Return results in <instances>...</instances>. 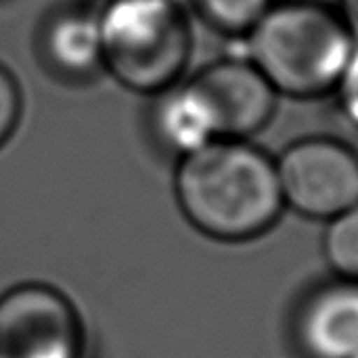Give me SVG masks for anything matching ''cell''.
<instances>
[{"label":"cell","instance_id":"1","mask_svg":"<svg viewBox=\"0 0 358 358\" xmlns=\"http://www.w3.org/2000/svg\"><path fill=\"white\" fill-rule=\"evenodd\" d=\"M174 191L185 218L218 241L256 239L285 210L275 159L248 138H216L180 157Z\"/></svg>","mask_w":358,"mask_h":358},{"label":"cell","instance_id":"2","mask_svg":"<svg viewBox=\"0 0 358 358\" xmlns=\"http://www.w3.org/2000/svg\"><path fill=\"white\" fill-rule=\"evenodd\" d=\"M243 38V57L277 94L294 99L336 90L357 48L338 10L304 0L273 2Z\"/></svg>","mask_w":358,"mask_h":358},{"label":"cell","instance_id":"3","mask_svg":"<svg viewBox=\"0 0 358 358\" xmlns=\"http://www.w3.org/2000/svg\"><path fill=\"white\" fill-rule=\"evenodd\" d=\"M103 67L136 94L178 84L193 48L185 6L174 0H111L101 13Z\"/></svg>","mask_w":358,"mask_h":358},{"label":"cell","instance_id":"4","mask_svg":"<svg viewBox=\"0 0 358 358\" xmlns=\"http://www.w3.org/2000/svg\"><path fill=\"white\" fill-rule=\"evenodd\" d=\"M285 208L329 220L358 203V153L329 136L292 143L277 159Z\"/></svg>","mask_w":358,"mask_h":358},{"label":"cell","instance_id":"5","mask_svg":"<svg viewBox=\"0 0 358 358\" xmlns=\"http://www.w3.org/2000/svg\"><path fill=\"white\" fill-rule=\"evenodd\" d=\"M84 327L71 300L46 283L0 296V358H82Z\"/></svg>","mask_w":358,"mask_h":358},{"label":"cell","instance_id":"6","mask_svg":"<svg viewBox=\"0 0 358 358\" xmlns=\"http://www.w3.org/2000/svg\"><path fill=\"white\" fill-rule=\"evenodd\" d=\"M193 82L216 115L220 138L254 136L271 124L277 111V90L245 57L214 61Z\"/></svg>","mask_w":358,"mask_h":358},{"label":"cell","instance_id":"7","mask_svg":"<svg viewBox=\"0 0 358 358\" xmlns=\"http://www.w3.org/2000/svg\"><path fill=\"white\" fill-rule=\"evenodd\" d=\"M298 342L310 358H358V281L317 289L298 315Z\"/></svg>","mask_w":358,"mask_h":358},{"label":"cell","instance_id":"8","mask_svg":"<svg viewBox=\"0 0 358 358\" xmlns=\"http://www.w3.org/2000/svg\"><path fill=\"white\" fill-rule=\"evenodd\" d=\"M46 65L63 78H88L103 67L99 13L76 6L55 13L40 34Z\"/></svg>","mask_w":358,"mask_h":358},{"label":"cell","instance_id":"9","mask_svg":"<svg viewBox=\"0 0 358 358\" xmlns=\"http://www.w3.org/2000/svg\"><path fill=\"white\" fill-rule=\"evenodd\" d=\"M157 96L153 128L166 149L185 157L220 138L216 115L193 78L170 86Z\"/></svg>","mask_w":358,"mask_h":358},{"label":"cell","instance_id":"10","mask_svg":"<svg viewBox=\"0 0 358 358\" xmlns=\"http://www.w3.org/2000/svg\"><path fill=\"white\" fill-rule=\"evenodd\" d=\"M323 254L338 279L358 281V203L327 220Z\"/></svg>","mask_w":358,"mask_h":358},{"label":"cell","instance_id":"11","mask_svg":"<svg viewBox=\"0 0 358 358\" xmlns=\"http://www.w3.org/2000/svg\"><path fill=\"white\" fill-rule=\"evenodd\" d=\"M201 17L216 29L245 36L275 0H191Z\"/></svg>","mask_w":358,"mask_h":358},{"label":"cell","instance_id":"12","mask_svg":"<svg viewBox=\"0 0 358 358\" xmlns=\"http://www.w3.org/2000/svg\"><path fill=\"white\" fill-rule=\"evenodd\" d=\"M21 90L13 73L0 65V147L10 138L15 132L19 117H21Z\"/></svg>","mask_w":358,"mask_h":358},{"label":"cell","instance_id":"13","mask_svg":"<svg viewBox=\"0 0 358 358\" xmlns=\"http://www.w3.org/2000/svg\"><path fill=\"white\" fill-rule=\"evenodd\" d=\"M336 92L342 113L355 128H358V44L346 63V69L336 86Z\"/></svg>","mask_w":358,"mask_h":358},{"label":"cell","instance_id":"14","mask_svg":"<svg viewBox=\"0 0 358 358\" xmlns=\"http://www.w3.org/2000/svg\"><path fill=\"white\" fill-rule=\"evenodd\" d=\"M338 15L350 31L352 40L358 44V0H336Z\"/></svg>","mask_w":358,"mask_h":358},{"label":"cell","instance_id":"15","mask_svg":"<svg viewBox=\"0 0 358 358\" xmlns=\"http://www.w3.org/2000/svg\"><path fill=\"white\" fill-rule=\"evenodd\" d=\"M304 2H317V4H327V6H331L336 0H304Z\"/></svg>","mask_w":358,"mask_h":358}]
</instances>
